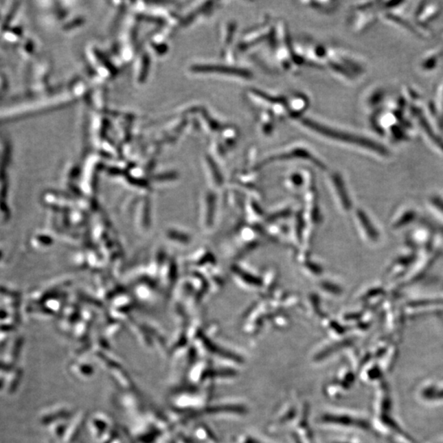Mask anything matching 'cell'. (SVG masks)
<instances>
[{
  "mask_svg": "<svg viewBox=\"0 0 443 443\" xmlns=\"http://www.w3.org/2000/svg\"><path fill=\"white\" fill-rule=\"evenodd\" d=\"M360 217L362 229H365L364 231H365L367 238L370 240H374V242L375 240H377L378 238V234H377V231H375L373 225H370L368 218H367L366 216H364V215H361Z\"/></svg>",
  "mask_w": 443,
  "mask_h": 443,
  "instance_id": "obj_1",
  "label": "cell"
},
{
  "mask_svg": "<svg viewBox=\"0 0 443 443\" xmlns=\"http://www.w3.org/2000/svg\"><path fill=\"white\" fill-rule=\"evenodd\" d=\"M428 205L434 213L443 219V199L440 196H433L429 198Z\"/></svg>",
  "mask_w": 443,
  "mask_h": 443,
  "instance_id": "obj_2",
  "label": "cell"
},
{
  "mask_svg": "<svg viewBox=\"0 0 443 443\" xmlns=\"http://www.w3.org/2000/svg\"><path fill=\"white\" fill-rule=\"evenodd\" d=\"M416 216V213L412 210H408L406 213L402 214L400 217L394 223V227H402L409 225L408 223H411L413 218Z\"/></svg>",
  "mask_w": 443,
  "mask_h": 443,
  "instance_id": "obj_3",
  "label": "cell"
}]
</instances>
